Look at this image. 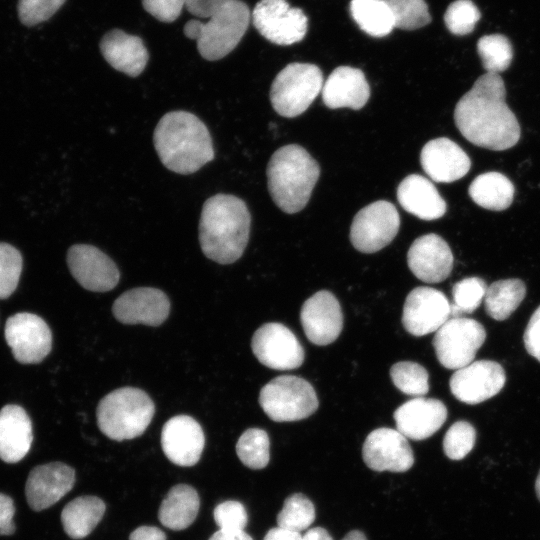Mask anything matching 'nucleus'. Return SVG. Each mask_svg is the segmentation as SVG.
Wrapping results in <instances>:
<instances>
[{
    "label": "nucleus",
    "instance_id": "obj_1",
    "mask_svg": "<svg viewBox=\"0 0 540 540\" xmlns=\"http://www.w3.org/2000/svg\"><path fill=\"white\" fill-rule=\"evenodd\" d=\"M505 97V85L499 74L481 75L454 110V121L462 136L490 150L513 147L520 139V126Z\"/></svg>",
    "mask_w": 540,
    "mask_h": 540
},
{
    "label": "nucleus",
    "instance_id": "obj_2",
    "mask_svg": "<svg viewBox=\"0 0 540 540\" xmlns=\"http://www.w3.org/2000/svg\"><path fill=\"white\" fill-rule=\"evenodd\" d=\"M250 225V212L242 199L229 194L208 198L199 221L203 254L219 264L237 261L247 246Z\"/></svg>",
    "mask_w": 540,
    "mask_h": 540
},
{
    "label": "nucleus",
    "instance_id": "obj_3",
    "mask_svg": "<svg viewBox=\"0 0 540 540\" xmlns=\"http://www.w3.org/2000/svg\"><path fill=\"white\" fill-rule=\"evenodd\" d=\"M153 142L162 164L178 174H192L214 159L208 128L187 111H171L162 116Z\"/></svg>",
    "mask_w": 540,
    "mask_h": 540
},
{
    "label": "nucleus",
    "instance_id": "obj_4",
    "mask_svg": "<svg viewBox=\"0 0 540 540\" xmlns=\"http://www.w3.org/2000/svg\"><path fill=\"white\" fill-rule=\"evenodd\" d=\"M319 175L318 163L303 147L286 145L276 150L268 162V190L282 211L294 214L308 203Z\"/></svg>",
    "mask_w": 540,
    "mask_h": 540
},
{
    "label": "nucleus",
    "instance_id": "obj_5",
    "mask_svg": "<svg viewBox=\"0 0 540 540\" xmlns=\"http://www.w3.org/2000/svg\"><path fill=\"white\" fill-rule=\"evenodd\" d=\"M251 19L248 6L240 0H225L206 22L190 20L184 25L187 38L196 40L200 55L209 61L229 54L241 41Z\"/></svg>",
    "mask_w": 540,
    "mask_h": 540
},
{
    "label": "nucleus",
    "instance_id": "obj_6",
    "mask_svg": "<svg viewBox=\"0 0 540 540\" xmlns=\"http://www.w3.org/2000/svg\"><path fill=\"white\" fill-rule=\"evenodd\" d=\"M154 413V403L147 393L134 387H122L100 400L96 417L104 435L123 441L142 435Z\"/></svg>",
    "mask_w": 540,
    "mask_h": 540
},
{
    "label": "nucleus",
    "instance_id": "obj_7",
    "mask_svg": "<svg viewBox=\"0 0 540 540\" xmlns=\"http://www.w3.org/2000/svg\"><path fill=\"white\" fill-rule=\"evenodd\" d=\"M323 84L318 66L299 62L288 64L272 83L271 104L279 115L296 117L307 110L322 91Z\"/></svg>",
    "mask_w": 540,
    "mask_h": 540
},
{
    "label": "nucleus",
    "instance_id": "obj_8",
    "mask_svg": "<svg viewBox=\"0 0 540 540\" xmlns=\"http://www.w3.org/2000/svg\"><path fill=\"white\" fill-rule=\"evenodd\" d=\"M259 404L265 414L275 422H292L305 419L318 408L313 386L294 375L278 376L259 393Z\"/></svg>",
    "mask_w": 540,
    "mask_h": 540
},
{
    "label": "nucleus",
    "instance_id": "obj_9",
    "mask_svg": "<svg viewBox=\"0 0 540 540\" xmlns=\"http://www.w3.org/2000/svg\"><path fill=\"white\" fill-rule=\"evenodd\" d=\"M485 339L486 331L481 323L452 317L435 332L432 344L440 364L457 370L473 362Z\"/></svg>",
    "mask_w": 540,
    "mask_h": 540
},
{
    "label": "nucleus",
    "instance_id": "obj_10",
    "mask_svg": "<svg viewBox=\"0 0 540 540\" xmlns=\"http://www.w3.org/2000/svg\"><path fill=\"white\" fill-rule=\"evenodd\" d=\"M400 216L396 207L385 200L362 208L354 217L350 241L363 253H374L387 246L397 235Z\"/></svg>",
    "mask_w": 540,
    "mask_h": 540
},
{
    "label": "nucleus",
    "instance_id": "obj_11",
    "mask_svg": "<svg viewBox=\"0 0 540 540\" xmlns=\"http://www.w3.org/2000/svg\"><path fill=\"white\" fill-rule=\"evenodd\" d=\"M252 23L264 38L277 45L301 41L308 27L304 12L286 0L259 1L252 12Z\"/></svg>",
    "mask_w": 540,
    "mask_h": 540
},
{
    "label": "nucleus",
    "instance_id": "obj_12",
    "mask_svg": "<svg viewBox=\"0 0 540 540\" xmlns=\"http://www.w3.org/2000/svg\"><path fill=\"white\" fill-rule=\"evenodd\" d=\"M251 348L264 366L275 370L300 367L305 353L295 334L281 323H265L259 327L251 341Z\"/></svg>",
    "mask_w": 540,
    "mask_h": 540
},
{
    "label": "nucleus",
    "instance_id": "obj_13",
    "mask_svg": "<svg viewBox=\"0 0 540 540\" xmlns=\"http://www.w3.org/2000/svg\"><path fill=\"white\" fill-rule=\"evenodd\" d=\"M5 339L14 358L23 364L41 362L52 348L50 328L41 317L28 312L7 319Z\"/></svg>",
    "mask_w": 540,
    "mask_h": 540
},
{
    "label": "nucleus",
    "instance_id": "obj_14",
    "mask_svg": "<svg viewBox=\"0 0 540 540\" xmlns=\"http://www.w3.org/2000/svg\"><path fill=\"white\" fill-rule=\"evenodd\" d=\"M451 316V304L435 288L420 286L409 292L403 305L402 324L414 336L436 332Z\"/></svg>",
    "mask_w": 540,
    "mask_h": 540
},
{
    "label": "nucleus",
    "instance_id": "obj_15",
    "mask_svg": "<svg viewBox=\"0 0 540 540\" xmlns=\"http://www.w3.org/2000/svg\"><path fill=\"white\" fill-rule=\"evenodd\" d=\"M506 374L498 362L479 360L457 369L450 378V390L459 401L474 405L499 393Z\"/></svg>",
    "mask_w": 540,
    "mask_h": 540
},
{
    "label": "nucleus",
    "instance_id": "obj_16",
    "mask_svg": "<svg viewBox=\"0 0 540 540\" xmlns=\"http://www.w3.org/2000/svg\"><path fill=\"white\" fill-rule=\"evenodd\" d=\"M365 464L374 471L406 472L414 464L407 438L397 429L382 427L370 432L362 447Z\"/></svg>",
    "mask_w": 540,
    "mask_h": 540
},
{
    "label": "nucleus",
    "instance_id": "obj_17",
    "mask_svg": "<svg viewBox=\"0 0 540 540\" xmlns=\"http://www.w3.org/2000/svg\"><path fill=\"white\" fill-rule=\"evenodd\" d=\"M67 264L74 279L85 289L94 292L112 290L120 273L104 252L88 244H76L67 252Z\"/></svg>",
    "mask_w": 540,
    "mask_h": 540
},
{
    "label": "nucleus",
    "instance_id": "obj_18",
    "mask_svg": "<svg viewBox=\"0 0 540 540\" xmlns=\"http://www.w3.org/2000/svg\"><path fill=\"white\" fill-rule=\"evenodd\" d=\"M300 320L308 340L318 346L334 342L343 328L341 306L327 290L316 292L304 302Z\"/></svg>",
    "mask_w": 540,
    "mask_h": 540
},
{
    "label": "nucleus",
    "instance_id": "obj_19",
    "mask_svg": "<svg viewBox=\"0 0 540 540\" xmlns=\"http://www.w3.org/2000/svg\"><path fill=\"white\" fill-rule=\"evenodd\" d=\"M112 312L124 324L159 326L169 315L170 301L157 288L139 287L121 294L114 301Z\"/></svg>",
    "mask_w": 540,
    "mask_h": 540
},
{
    "label": "nucleus",
    "instance_id": "obj_20",
    "mask_svg": "<svg viewBox=\"0 0 540 540\" xmlns=\"http://www.w3.org/2000/svg\"><path fill=\"white\" fill-rule=\"evenodd\" d=\"M204 444L205 437L200 424L188 415L174 416L162 428V450L178 466L195 465L201 457Z\"/></svg>",
    "mask_w": 540,
    "mask_h": 540
},
{
    "label": "nucleus",
    "instance_id": "obj_21",
    "mask_svg": "<svg viewBox=\"0 0 540 540\" xmlns=\"http://www.w3.org/2000/svg\"><path fill=\"white\" fill-rule=\"evenodd\" d=\"M75 471L62 462H51L34 467L25 486L26 499L34 511L49 508L64 497L74 486Z\"/></svg>",
    "mask_w": 540,
    "mask_h": 540
},
{
    "label": "nucleus",
    "instance_id": "obj_22",
    "mask_svg": "<svg viewBox=\"0 0 540 540\" xmlns=\"http://www.w3.org/2000/svg\"><path fill=\"white\" fill-rule=\"evenodd\" d=\"M411 272L425 283L444 281L453 268V254L447 242L437 234L418 237L407 253Z\"/></svg>",
    "mask_w": 540,
    "mask_h": 540
},
{
    "label": "nucleus",
    "instance_id": "obj_23",
    "mask_svg": "<svg viewBox=\"0 0 540 540\" xmlns=\"http://www.w3.org/2000/svg\"><path fill=\"white\" fill-rule=\"evenodd\" d=\"M397 430L406 438L424 440L436 433L447 418L445 404L433 398L415 397L394 412Z\"/></svg>",
    "mask_w": 540,
    "mask_h": 540
},
{
    "label": "nucleus",
    "instance_id": "obj_24",
    "mask_svg": "<svg viewBox=\"0 0 540 540\" xmlns=\"http://www.w3.org/2000/svg\"><path fill=\"white\" fill-rule=\"evenodd\" d=\"M420 161L425 173L435 182L450 183L464 177L471 167L466 152L454 141L441 137L427 142Z\"/></svg>",
    "mask_w": 540,
    "mask_h": 540
},
{
    "label": "nucleus",
    "instance_id": "obj_25",
    "mask_svg": "<svg viewBox=\"0 0 540 540\" xmlns=\"http://www.w3.org/2000/svg\"><path fill=\"white\" fill-rule=\"evenodd\" d=\"M321 92L323 102L329 108L359 110L369 99L370 87L360 69L339 66L328 76Z\"/></svg>",
    "mask_w": 540,
    "mask_h": 540
},
{
    "label": "nucleus",
    "instance_id": "obj_26",
    "mask_svg": "<svg viewBox=\"0 0 540 540\" xmlns=\"http://www.w3.org/2000/svg\"><path fill=\"white\" fill-rule=\"evenodd\" d=\"M99 47L114 69L131 77L140 75L148 62V51L142 39L119 29L106 33Z\"/></svg>",
    "mask_w": 540,
    "mask_h": 540
},
{
    "label": "nucleus",
    "instance_id": "obj_27",
    "mask_svg": "<svg viewBox=\"0 0 540 540\" xmlns=\"http://www.w3.org/2000/svg\"><path fill=\"white\" fill-rule=\"evenodd\" d=\"M33 441L32 423L26 411L9 404L0 410V459L7 463L22 460Z\"/></svg>",
    "mask_w": 540,
    "mask_h": 540
},
{
    "label": "nucleus",
    "instance_id": "obj_28",
    "mask_svg": "<svg viewBox=\"0 0 540 540\" xmlns=\"http://www.w3.org/2000/svg\"><path fill=\"white\" fill-rule=\"evenodd\" d=\"M399 204L407 212L423 220H435L446 212V203L427 178L411 174L397 188Z\"/></svg>",
    "mask_w": 540,
    "mask_h": 540
},
{
    "label": "nucleus",
    "instance_id": "obj_29",
    "mask_svg": "<svg viewBox=\"0 0 540 540\" xmlns=\"http://www.w3.org/2000/svg\"><path fill=\"white\" fill-rule=\"evenodd\" d=\"M199 507L200 498L197 491L190 485L177 484L162 500L158 518L162 525L171 530H184L196 519Z\"/></svg>",
    "mask_w": 540,
    "mask_h": 540
},
{
    "label": "nucleus",
    "instance_id": "obj_30",
    "mask_svg": "<svg viewBox=\"0 0 540 540\" xmlns=\"http://www.w3.org/2000/svg\"><path fill=\"white\" fill-rule=\"evenodd\" d=\"M106 506L96 496H80L70 501L61 512L65 533L73 539L89 535L103 518Z\"/></svg>",
    "mask_w": 540,
    "mask_h": 540
},
{
    "label": "nucleus",
    "instance_id": "obj_31",
    "mask_svg": "<svg viewBox=\"0 0 540 540\" xmlns=\"http://www.w3.org/2000/svg\"><path fill=\"white\" fill-rule=\"evenodd\" d=\"M468 192L477 205L488 210L502 211L511 205L515 189L505 175L492 171L477 176Z\"/></svg>",
    "mask_w": 540,
    "mask_h": 540
},
{
    "label": "nucleus",
    "instance_id": "obj_32",
    "mask_svg": "<svg viewBox=\"0 0 540 540\" xmlns=\"http://www.w3.org/2000/svg\"><path fill=\"white\" fill-rule=\"evenodd\" d=\"M526 295L525 283L517 278L502 279L487 287L484 297L486 313L497 321L507 319Z\"/></svg>",
    "mask_w": 540,
    "mask_h": 540
},
{
    "label": "nucleus",
    "instance_id": "obj_33",
    "mask_svg": "<svg viewBox=\"0 0 540 540\" xmlns=\"http://www.w3.org/2000/svg\"><path fill=\"white\" fill-rule=\"evenodd\" d=\"M350 13L360 29L370 36L384 37L395 28L385 0H352Z\"/></svg>",
    "mask_w": 540,
    "mask_h": 540
},
{
    "label": "nucleus",
    "instance_id": "obj_34",
    "mask_svg": "<svg viewBox=\"0 0 540 540\" xmlns=\"http://www.w3.org/2000/svg\"><path fill=\"white\" fill-rule=\"evenodd\" d=\"M270 441L266 431L249 428L242 433L236 444L240 461L250 469L265 468L270 459Z\"/></svg>",
    "mask_w": 540,
    "mask_h": 540
},
{
    "label": "nucleus",
    "instance_id": "obj_35",
    "mask_svg": "<svg viewBox=\"0 0 540 540\" xmlns=\"http://www.w3.org/2000/svg\"><path fill=\"white\" fill-rule=\"evenodd\" d=\"M315 520V507L311 500L302 493L288 496L277 515L280 528L300 533Z\"/></svg>",
    "mask_w": 540,
    "mask_h": 540
},
{
    "label": "nucleus",
    "instance_id": "obj_36",
    "mask_svg": "<svg viewBox=\"0 0 540 540\" xmlns=\"http://www.w3.org/2000/svg\"><path fill=\"white\" fill-rule=\"evenodd\" d=\"M477 50L486 73L499 74L505 71L512 61L511 43L501 34L481 37L477 43Z\"/></svg>",
    "mask_w": 540,
    "mask_h": 540
},
{
    "label": "nucleus",
    "instance_id": "obj_37",
    "mask_svg": "<svg viewBox=\"0 0 540 540\" xmlns=\"http://www.w3.org/2000/svg\"><path fill=\"white\" fill-rule=\"evenodd\" d=\"M393 384L406 395L422 397L429 391V374L420 364L401 361L390 368Z\"/></svg>",
    "mask_w": 540,
    "mask_h": 540
},
{
    "label": "nucleus",
    "instance_id": "obj_38",
    "mask_svg": "<svg viewBox=\"0 0 540 540\" xmlns=\"http://www.w3.org/2000/svg\"><path fill=\"white\" fill-rule=\"evenodd\" d=\"M486 282L479 277H468L456 282L452 288L451 316L460 317L474 312L484 300Z\"/></svg>",
    "mask_w": 540,
    "mask_h": 540
},
{
    "label": "nucleus",
    "instance_id": "obj_39",
    "mask_svg": "<svg viewBox=\"0 0 540 540\" xmlns=\"http://www.w3.org/2000/svg\"><path fill=\"white\" fill-rule=\"evenodd\" d=\"M399 29L415 30L431 22L425 0H385Z\"/></svg>",
    "mask_w": 540,
    "mask_h": 540
},
{
    "label": "nucleus",
    "instance_id": "obj_40",
    "mask_svg": "<svg viewBox=\"0 0 540 540\" xmlns=\"http://www.w3.org/2000/svg\"><path fill=\"white\" fill-rule=\"evenodd\" d=\"M22 256L14 246L0 242V299H6L16 290L21 271Z\"/></svg>",
    "mask_w": 540,
    "mask_h": 540
},
{
    "label": "nucleus",
    "instance_id": "obj_41",
    "mask_svg": "<svg viewBox=\"0 0 540 540\" xmlns=\"http://www.w3.org/2000/svg\"><path fill=\"white\" fill-rule=\"evenodd\" d=\"M476 431L467 421H457L447 430L443 439V450L451 460H461L473 449Z\"/></svg>",
    "mask_w": 540,
    "mask_h": 540
},
{
    "label": "nucleus",
    "instance_id": "obj_42",
    "mask_svg": "<svg viewBox=\"0 0 540 540\" xmlns=\"http://www.w3.org/2000/svg\"><path fill=\"white\" fill-rule=\"evenodd\" d=\"M479 19L480 12L471 0L452 2L444 15L448 30L460 36L471 33Z\"/></svg>",
    "mask_w": 540,
    "mask_h": 540
},
{
    "label": "nucleus",
    "instance_id": "obj_43",
    "mask_svg": "<svg viewBox=\"0 0 540 540\" xmlns=\"http://www.w3.org/2000/svg\"><path fill=\"white\" fill-rule=\"evenodd\" d=\"M66 0H19L18 16L26 26L37 25L48 20Z\"/></svg>",
    "mask_w": 540,
    "mask_h": 540
},
{
    "label": "nucleus",
    "instance_id": "obj_44",
    "mask_svg": "<svg viewBox=\"0 0 540 540\" xmlns=\"http://www.w3.org/2000/svg\"><path fill=\"white\" fill-rule=\"evenodd\" d=\"M213 517L221 530H244L248 522L244 505L235 500L218 504L214 509Z\"/></svg>",
    "mask_w": 540,
    "mask_h": 540
},
{
    "label": "nucleus",
    "instance_id": "obj_45",
    "mask_svg": "<svg viewBox=\"0 0 540 540\" xmlns=\"http://www.w3.org/2000/svg\"><path fill=\"white\" fill-rule=\"evenodd\" d=\"M186 0H142L144 9L159 21L170 23L181 14Z\"/></svg>",
    "mask_w": 540,
    "mask_h": 540
},
{
    "label": "nucleus",
    "instance_id": "obj_46",
    "mask_svg": "<svg viewBox=\"0 0 540 540\" xmlns=\"http://www.w3.org/2000/svg\"><path fill=\"white\" fill-rule=\"evenodd\" d=\"M523 340L528 354L540 362V306L531 315Z\"/></svg>",
    "mask_w": 540,
    "mask_h": 540
},
{
    "label": "nucleus",
    "instance_id": "obj_47",
    "mask_svg": "<svg viewBox=\"0 0 540 540\" xmlns=\"http://www.w3.org/2000/svg\"><path fill=\"white\" fill-rule=\"evenodd\" d=\"M14 513L15 507L12 498L0 493V535H11L14 533Z\"/></svg>",
    "mask_w": 540,
    "mask_h": 540
},
{
    "label": "nucleus",
    "instance_id": "obj_48",
    "mask_svg": "<svg viewBox=\"0 0 540 540\" xmlns=\"http://www.w3.org/2000/svg\"><path fill=\"white\" fill-rule=\"evenodd\" d=\"M225 0H186L185 7L192 15L199 18H210L221 8Z\"/></svg>",
    "mask_w": 540,
    "mask_h": 540
},
{
    "label": "nucleus",
    "instance_id": "obj_49",
    "mask_svg": "<svg viewBox=\"0 0 540 540\" xmlns=\"http://www.w3.org/2000/svg\"><path fill=\"white\" fill-rule=\"evenodd\" d=\"M129 540H166V535L158 527L140 526L131 532Z\"/></svg>",
    "mask_w": 540,
    "mask_h": 540
},
{
    "label": "nucleus",
    "instance_id": "obj_50",
    "mask_svg": "<svg viewBox=\"0 0 540 540\" xmlns=\"http://www.w3.org/2000/svg\"><path fill=\"white\" fill-rule=\"evenodd\" d=\"M302 536L298 532L289 531L280 527L270 529L263 540H301Z\"/></svg>",
    "mask_w": 540,
    "mask_h": 540
},
{
    "label": "nucleus",
    "instance_id": "obj_51",
    "mask_svg": "<svg viewBox=\"0 0 540 540\" xmlns=\"http://www.w3.org/2000/svg\"><path fill=\"white\" fill-rule=\"evenodd\" d=\"M209 540H253L244 530H221L215 532Z\"/></svg>",
    "mask_w": 540,
    "mask_h": 540
},
{
    "label": "nucleus",
    "instance_id": "obj_52",
    "mask_svg": "<svg viewBox=\"0 0 540 540\" xmlns=\"http://www.w3.org/2000/svg\"><path fill=\"white\" fill-rule=\"evenodd\" d=\"M301 540H333L328 531L321 527H314L309 529Z\"/></svg>",
    "mask_w": 540,
    "mask_h": 540
},
{
    "label": "nucleus",
    "instance_id": "obj_53",
    "mask_svg": "<svg viewBox=\"0 0 540 540\" xmlns=\"http://www.w3.org/2000/svg\"><path fill=\"white\" fill-rule=\"evenodd\" d=\"M342 540H367L365 534L359 530L348 532Z\"/></svg>",
    "mask_w": 540,
    "mask_h": 540
},
{
    "label": "nucleus",
    "instance_id": "obj_54",
    "mask_svg": "<svg viewBox=\"0 0 540 540\" xmlns=\"http://www.w3.org/2000/svg\"><path fill=\"white\" fill-rule=\"evenodd\" d=\"M535 491H536L537 498L540 501V470L535 481Z\"/></svg>",
    "mask_w": 540,
    "mask_h": 540
}]
</instances>
